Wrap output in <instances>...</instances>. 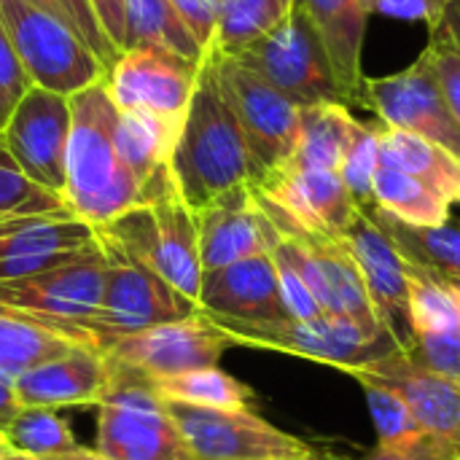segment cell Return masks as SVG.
<instances>
[{"label": "cell", "instance_id": "obj_1", "mask_svg": "<svg viewBox=\"0 0 460 460\" xmlns=\"http://www.w3.org/2000/svg\"><path fill=\"white\" fill-rule=\"evenodd\" d=\"M170 175L181 199L197 213L221 194L251 183V162L237 116L221 89L216 57L208 51L178 140Z\"/></svg>", "mask_w": 460, "mask_h": 460}, {"label": "cell", "instance_id": "obj_2", "mask_svg": "<svg viewBox=\"0 0 460 460\" xmlns=\"http://www.w3.org/2000/svg\"><path fill=\"white\" fill-rule=\"evenodd\" d=\"M65 205L94 229L143 202L140 186L116 151L119 108L105 78L70 94Z\"/></svg>", "mask_w": 460, "mask_h": 460}, {"label": "cell", "instance_id": "obj_3", "mask_svg": "<svg viewBox=\"0 0 460 460\" xmlns=\"http://www.w3.org/2000/svg\"><path fill=\"white\" fill-rule=\"evenodd\" d=\"M97 237L162 275L197 305L202 283L197 213L181 199L175 183H164L143 205L97 226Z\"/></svg>", "mask_w": 460, "mask_h": 460}, {"label": "cell", "instance_id": "obj_4", "mask_svg": "<svg viewBox=\"0 0 460 460\" xmlns=\"http://www.w3.org/2000/svg\"><path fill=\"white\" fill-rule=\"evenodd\" d=\"M210 321L232 340V345L275 350L315 364H329L348 375L367 369L402 350L388 332L369 334L350 318L326 315V313L313 321H294V318L272 321V323H243L226 318H210Z\"/></svg>", "mask_w": 460, "mask_h": 460}, {"label": "cell", "instance_id": "obj_5", "mask_svg": "<svg viewBox=\"0 0 460 460\" xmlns=\"http://www.w3.org/2000/svg\"><path fill=\"white\" fill-rule=\"evenodd\" d=\"M100 248L105 256L102 299L97 313L81 326V334L89 340V345L102 350L121 337L197 313V305L175 291L151 267L102 240Z\"/></svg>", "mask_w": 460, "mask_h": 460}, {"label": "cell", "instance_id": "obj_6", "mask_svg": "<svg viewBox=\"0 0 460 460\" xmlns=\"http://www.w3.org/2000/svg\"><path fill=\"white\" fill-rule=\"evenodd\" d=\"M97 407V453L108 460H194L151 380L111 364Z\"/></svg>", "mask_w": 460, "mask_h": 460}, {"label": "cell", "instance_id": "obj_7", "mask_svg": "<svg viewBox=\"0 0 460 460\" xmlns=\"http://www.w3.org/2000/svg\"><path fill=\"white\" fill-rule=\"evenodd\" d=\"M0 24L32 86L70 97L108 75L67 24L27 0H0Z\"/></svg>", "mask_w": 460, "mask_h": 460}, {"label": "cell", "instance_id": "obj_8", "mask_svg": "<svg viewBox=\"0 0 460 460\" xmlns=\"http://www.w3.org/2000/svg\"><path fill=\"white\" fill-rule=\"evenodd\" d=\"M232 59L261 75L299 108L318 102H340L348 108L353 105L332 67V59L315 27L296 8L280 27H275L270 35L234 54Z\"/></svg>", "mask_w": 460, "mask_h": 460}, {"label": "cell", "instance_id": "obj_9", "mask_svg": "<svg viewBox=\"0 0 460 460\" xmlns=\"http://www.w3.org/2000/svg\"><path fill=\"white\" fill-rule=\"evenodd\" d=\"M213 57L221 89L245 137L251 183H256L294 156L299 140V105L237 59L221 57L218 51H213Z\"/></svg>", "mask_w": 460, "mask_h": 460}, {"label": "cell", "instance_id": "obj_10", "mask_svg": "<svg viewBox=\"0 0 460 460\" xmlns=\"http://www.w3.org/2000/svg\"><path fill=\"white\" fill-rule=\"evenodd\" d=\"M186 450L194 460H318L305 439L286 434L253 410H205L167 402Z\"/></svg>", "mask_w": 460, "mask_h": 460}, {"label": "cell", "instance_id": "obj_11", "mask_svg": "<svg viewBox=\"0 0 460 460\" xmlns=\"http://www.w3.org/2000/svg\"><path fill=\"white\" fill-rule=\"evenodd\" d=\"M251 189L280 234L307 232L342 240L361 210L340 172L332 170L283 164L261 181L251 183Z\"/></svg>", "mask_w": 460, "mask_h": 460}, {"label": "cell", "instance_id": "obj_12", "mask_svg": "<svg viewBox=\"0 0 460 460\" xmlns=\"http://www.w3.org/2000/svg\"><path fill=\"white\" fill-rule=\"evenodd\" d=\"M102 286H105V256L102 248H97L62 267L16 278V280H3L0 307L30 315L78 340L81 345H89V340L81 334V326L97 313L102 299Z\"/></svg>", "mask_w": 460, "mask_h": 460}, {"label": "cell", "instance_id": "obj_13", "mask_svg": "<svg viewBox=\"0 0 460 460\" xmlns=\"http://www.w3.org/2000/svg\"><path fill=\"white\" fill-rule=\"evenodd\" d=\"M202 62H191L159 43H140L119 54L108 67L105 84L121 113L183 121Z\"/></svg>", "mask_w": 460, "mask_h": 460}, {"label": "cell", "instance_id": "obj_14", "mask_svg": "<svg viewBox=\"0 0 460 460\" xmlns=\"http://www.w3.org/2000/svg\"><path fill=\"white\" fill-rule=\"evenodd\" d=\"M232 340L199 310L189 318L151 326L102 348L108 364L146 380H162L194 369L218 367Z\"/></svg>", "mask_w": 460, "mask_h": 460}, {"label": "cell", "instance_id": "obj_15", "mask_svg": "<svg viewBox=\"0 0 460 460\" xmlns=\"http://www.w3.org/2000/svg\"><path fill=\"white\" fill-rule=\"evenodd\" d=\"M361 105L375 111L383 127L420 135L460 159V124L453 116L429 62L418 57L410 67L364 78Z\"/></svg>", "mask_w": 460, "mask_h": 460}, {"label": "cell", "instance_id": "obj_16", "mask_svg": "<svg viewBox=\"0 0 460 460\" xmlns=\"http://www.w3.org/2000/svg\"><path fill=\"white\" fill-rule=\"evenodd\" d=\"M275 251L286 256L291 267L302 275L318 307L326 315L350 318L369 334L388 332L380 323L369 302L358 264L353 261L342 240H329V237H318L307 232H288V234H280V243Z\"/></svg>", "mask_w": 460, "mask_h": 460}, {"label": "cell", "instance_id": "obj_17", "mask_svg": "<svg viewBox=\"0 0 460 460\" xmlns=\"http://www.w3.org/2000/svg\"><path fill=\"white\" fill-rule=\"evenodd\" d=\"M70 97L30 86L3 127L16 164L43 189L65 194V154L70 137Z\"/></svg>", "mask_w": 460, "mask_h": 460}, {"label": "cell", "instance_id": "obj_18", "mask_svg": "<svg viewBox=\"0 0 460 460\" xmlns=\"http://www.w3.org/2000/svg\"><path fill=\"white\" fill-rule=\"evenodd\" d=\"M97 248V229L70 210L0 221V283L62 267Z\"/></svg>", "mask_w": 460, "mask_h": 460}, {"label": "cell", "instance_id": "obj_19", "mask_svg": "<svg viewBox=\"0 0 460 460\" xmlns=\"http://www.w3.org/2000/svg\"><path fill=\"white\" fill-rule=\"evenodd\" d=\"M345 248L350 251L358 272L364 278L369 302L388 329V334L407 353L412 345V315H410V280L407 261L385 237V232L372 221L367 210H358L348 232L342 234Z\"/></svg>", "mask_w": 460, "mask_h": 460}, {"label": "cell", "instance_id": "obj_20", "mask_svg": "<svg viewBox=\"0 0 460 460\" xmlns=\"http://www.w3.org/2000/svg\"><path fill=\"white\" fill-rule=\"evenodd\" d=\"M197 226L202 270L229 267L253 256H272L280 243L278 226L261 210L251 183H243L197 210Z\"/></svg>", "mask_w": 460, "mask_h": 460}, {"label": "cell", "instance_id": "obj_21", "mask_svg": "<svg viewBox=\"0 0 460 460\" xmlns=\"http://www.w3.org/2000/svg\"><path fill=\"white\" fill-rule=\"evenodd\" d=\"M350 377L391 388L407 404L415 423L460 458V383L418 367L404 350H396Z\"/></svg>", "mask_w": 460, "mask_h": 460}, {"label": "cell", "instance_id": "obj_22", "mask_svg": "<svg viewBox=\"0 0 460 460\" xmlns=\"http://www.w3.org/2000/svg\"><path fill=\"white\" fill-rule=\"evenodd\" d=\"M197 310L208 318L243 323L286 321L278 270L272 256H253L229 267L205 270L197 296Z\"/></svg>", "mask_w": 460, "mask_h": 460}, {"label": "cell", "instance_id": "obj_23", "mask_svg": "<svg viewBox=\"0 0 460 460\" xmlns=\"http://www.w3.org/2000/svg\"><path fill=\"white\" fill-rule=\"evenodd\" d=\"M111 385V364L102 350L75 345L13 380L22 407H84L100 404Z\"/></svg>", "mask_w": 460, "mask_h": 460}, {"label": "cell", "instance_id": "obj_24", "mask_svg": "<svg viewBox=\"0 0 460 460\" xmlns=\"http://www.w3.org/2000/svg\"><path fill=\"white\" fill-rule=\"evenodd\" d=\"M294 8L302 11L315 27L350 102L361 105V89L367 78L364 40L369 22L361 0H294Z\"/></svg>", "mask_w": 460, "mask_h": 460}, {"label": "cell", "instance_id": "obj_25", "mask_svg": "<svg viewBox=\"0 0 460 460\" xmlns=\"http://www.w3.org/2000/svg\"><path fill=\"white\" fill-rule=\"evenodd\" d=\"M183 121L151 116V113H121L116 124V151L121 164L132 172L146 197L170 178V156ZM140 202V205H143Z\"/></svg>", "mask_w": 460, "mask_h": 460}, {"label": "cell", "instance_id": "obj_26", "mask_svg": "<svg viewBox=\"0 0 460 460\" xmlns=\"http://www.w3.org/2000/svg\"><path fill=\"white\" fill-rule=\"evenodd\" d=\"M377 156L380 164L402 170L437 191L445 202H460V159L420 135L380 127L377 129Z\"/></svg>", "mask_w": 460, "mask_h": 460}, {"label": "cell", "instance_id": "obj_27", "mask_svg": "<svg viewBox=\"0 0 460 460\" xmlns=\"http://www.w3.org/2000/svg\"><path fill=\"white\" fill-rule=\"evenodd\" d=\"M367 213L407 264L429 272L437 280L460 283V226L450 221L439 226H412L377 208H369Z\"/></svg>", "mask_w": 460, "mask_h": 460}, {"label": "cell", "instance_id": "obj_28", "mask_svg": "<svg viewBox=\"0 0 460 460\" xmlns=\"http://www.w3.org/2000/svg\"><path fill=\"white\" fill-rule=\"evenodd\" d=\"M358 129L361 121L350 113L348 105L318 102L299 108V140L294 156L286 164L340 172L342 159Z\"/></svg>", "mask_w": 460, "mask_h": 460}, {"label": "cell", "instance_id": "obj_29", "mask_svg": "<svg viewBox=\"0 0 460 460\" xmlns=\"http://www.w3.org/2000/svg\"><path fill=\"white\" fill-rule=\"evenodd\" d=\"M75 345L81 342L30 315L0 307V375L16 380L38 364L73 350Z\"/></svg>", "mask_w": 460, "mask_h": 460}, {"label": "cell", "instance_id": "obj_30", "mask_svg": "<svg viewBox=\"0 0 460 460\" xmlns=\"http://www.w3.org/2000/svg\"><path fill=\"white\" fill-rule=\"evenodd\" d=\"M372 205L412 226H439L450 221V202L412 175L380 164L372 178Z\"/></svg>", "mask_w": 460, "mask_h": 460}, {"label": "cell", "instance_id": "obj_31", "mask_svg": "<svg viewBox=\"0 0 460 460\" xmlns=\"http://www.w3.org/2000/svg\"><path fill=\"white\" fill-rule=\"evenodd\" d=\"M294 11V0H221L213 51L234 57L280 27Z\"/></svg>", "mask_w": 460, "mask_h": 460}, {"label": "cell", "instance_id": "obj_32", "mask_svg": "<svg viewBox=\"0 0 460 460\" xmlns=\"http://www.w3.org/2000/svg\"><path fill=\"white\" fill-rule=\"evenodd\" d=\"M140 43L167 46L191 62H202L208 57L170 0H124V49Z\"/></svg>", "mask_w": 460, "mask_h": 460}, {"label": "cell", "instance_id": "obj_33", "mask_svg": "<svg viewBox=\"0 0 460 460\" xmlns=\"http://www.w3.org/2000/svg\"><path fill=\"white\" fill-rule=\"evenodd\" d=\"M164 402H181L205 410H253V391L218 367L194 369L162 380H151Z\"/></svg>", "mask_w": 460, "mask_h": 460}, {"label": "cell", "instance_id": "obj_34", "mask_svg": "<svg viewBox=\"0 0 460 460\" xmlns=\"http://www.w3.org/2000/svg\"><path fill=\"white\" fill-rule=\"evenodd\" d=\"M5 445L16 456L54 458L78 447L70 426L51 407H22L3 429Z\"/></svg>", "mask_w": 460, "mask_h": 460}, {"label": "cell", "instance_id": "obj_35", "mask_svg": "<svg viewBox=\"0 0 460 460\" xmlns=\"http://www.w3.org/2000/svg\"><path fill=\"white\" fill-rule=\"evenodd\" d=\"M67 210L65 197L38 186L11 156L0 132V221Z\"/></svg>", "mask_w": 460, "mask_h": 460}, {"label": "cell", "instance_id": "obj_36", "mask_svg": "<svg viewBox=\"0 0 460 460\" xmlns=\"http://www.w3.org/2000/svg\"><path fill=\"white\" fill-rule=\"evenodd\" d=\"M410 280V315L412 332H458L460 305L458 299L429 272L407 264Z\"/></svg>", "mask_w": 460, "mask_h": 460}, {"label": "cell", "instance_id": "obj_37", "mask_svg": "<svg viewBox=\"0 0 460 460\" xmlns=\"http://www.w3.org/2000/svg\"><path fill=\"white\" fill-rule=\"evenodd\" d=\"M364 394H367V404H369V415L377 431V445L388 447V445H402L410 439L423 437L426 431L415 423L412 412L407 410V404L385 385L372 383V380H356Z\"/></svg>", "mask_w": 460, "mask_h": 460}, {"label": "cell", "instance_id": "obj_38", "mask_svg": "<svg viewBox=\"0 0 460 460\" xmlns=\"http://www.w3.org/2000/svg\"><path fill=\"white\" fill-rule=\"evenodd\" d=\"M27 3L40 8V11H46V13H51V16H57L62 24H67L92 49V54L105 67H111L119 59L121 51L105 35V30H102L97 13L92 8V0H27Z\"/></svg>", "mask_w": 460, "mask_h": 460}, {"label": "cell", "instance_id": "obj_39", "mask_svg": "<svg viewBox=\"0 0 460 460\" xmlns=\"http://www.w3.org/2000/svg\"><path fill=\"white\" fill-rule=\"evenodd\" d=\"M377 129L380 127H369L361 124V129L356 132L342 167H340V178L348 186L350 197L356 199V205L361 210L375 208L372 205V178L380 167V156H377Z\"/></svg>", "mask_w": 460, "mask_h": 460}, {"label": "cell", "instance_id": "obj_40", "mask_svg": "<svg viewBox=\"0 0 460 460\" xmlns=\"http://www.w3.org/2000/svg\"><path fill=\"white\" fill-rule=\"evenodd\" d=\"M420 57L429 62V67H431V73H434V78H437V84H439V89H442L450 111H453V116L458 119L460 124V49L453 43V38L445 32V27L429 24V43H426Z\"/></svg>", "mask_w": 460, "mask_h": 460}, {"label": "cell", "instance_id": "obj_41", "mask_svg": "<svg viewBox=\"0 0 460 460\" xmlns=\"http://www.w3.org/2000/svg\"><path fill=\"white\" fill-rule=\"evenodd\" d=\"M407 356L418 367L460 383V329L458 332H415Z\"/></svg>", "mask_w": 460, "mask_h": 460}, {"label": "cell", "instance_id": "obj_42", "mask_svg": "<svg viewBox=\"0 0 460 460\" xmlns=\"http://www.w3.org/2000/svg\"><path fill=\"white\" fill-rule=\"evenodd\" d=\"M30 86H32V81L27 78V73L0 24V132L8 124L13 108L19 105V100L27 94Z\"/></svg>", "mask_w": 460, "mask_h": 460}, {"label": "cell", "instance_id": "obj_43", "mask_svg": "<svg viewBox=\"0 0 460 460\" xmlns=\"http://www.w3.org/2000/svg\"><path fill=\"white\" fill-rule=\"evenodd\" d=\"M272 261H275V270H278L280 296H283V305H286L288 318H294V321H313V318L323 315V310L318 307V302L310 294L307 283L291 267V261L286 256H280L278 251H272Z\"/></svg>", "mask_w": 460, "mask_h": 460}, {"label": "cell", "instance_id": "obj_44", "mask_svg": "<svg viewBox=\"0 0 460 460\" xmlns=\"http://www.w3.org/2000/svg\"><path fill=\"white\" fill-rule=\"evenodd\" d=\"M175 13L181 16V22L186 24V30L194 35V40L199 43V49L208 54L213 51V40H216V27H218V11H221V0H170Z\"/></svg>", "mask_w": 460, "mask_h": 460}, {"label": "cell", "instance_id": "obj_45", "mask_svg": "<svg viewBox=\"0 0 460 460\" xmlns=\"http://www.w3.org/2000/svg\"><path fill=\"white\" fill-rule=\"evenodd\" d=\"M367 460H456V456L445 445H439L437 439L423 434V437L402 442V445H388V447L377 445V450Z\"/></svg>", "mask_w": 460, "mask_h": 460}, {"label": "cell", "instance_id": "obj_46", "mask_svg": "<svg viewBox=\"0 0 460 460\" xmlns=\"http://www.w3.org/2000/svg\"><path fill=\"white\" fill-rule=\"evenodd\" d=\"M369 13L431 24L437 19V0H375Z\"/></svg>", "mask_w": 460, "mask_h": 460}, {"label": "cell", "instance_id": "obj_47", "mask_svg": "<svg viewBox=\"0 0 460 460\" xmlns=\"http://www.w3.org/2000/svg\"><path fill=\"white\" fill-rule=\"evenodd\" d=\"M92 8L111 38V43L121 51L124 49V0H92Z\"/></svg>", "mask_w": 460, "mask_h": 460}, {"label": "cell", "instance_id": "obj_48", "mask_svg": "<svg viewBox=\"0 0 460 460\" xmlns=\"http://www.w3.org/2000/svg\"><path fill=\"white\" fill-rule=\"evenodd\" d=\"M431 24L445 27V32L460 49V0H437V19Z\"/></svg>", "mask_w": 460, "mask_h": 460}, {"label": "cell", "instance_id": "obj_49", "mask_svg": "<svg viewBox=\"0 0 460 460\" xmlns=\"http://www.w3.org/2000/svg\"><path fill=\"white\" fill-rule=\"evenodd\" d=\"M22 410L16 391H13V380L0 375V431L11 423V418Z\"/></svg>", "mask_w": 460, "mask_h": 460}, {"label": "cell", "instance_id": "obj_50", "mask_svg": "<svg viewBox=\"0 0 460 460\" xmlns=\"http://www.w3.org/2000/svg\"><path fill=\"white\" fill-rule=\"evenodd\" d=\"M5 460H108L105 456H100L97 450H86V447H75V450H70V453H62V456H54V458H27V456H16V453H11Z\"/></svg>", "mask_w": 460, "mask_h": 460}, {"label": "cell", "instance_id": "obj_51", "mask_svg": "<svg viewBox=\"0 0 460 460\" xmlns=\"http://www.w3.org/2000/svg\"><path fill=\"white\" fill-rule=\"evenodd\" d=\"M11 456V447L5 445V437H3V431H0V460H5Z\"/></svg>", "mask_w": 460, "mask_h": 460}, {"label": "cell", "instance_id": "obj_52", "mask_svg": "<svg viewBox=\"0 0 460 460\" xmlns=\"http://www.w3.org/2000/svg\"><path fill=\"white\" fill-rule=\"evenodd\" d=\"M372 3H375V0H361V5L367 8V13H369V8H372ZM369 16H372V13H369Z\"/></svg>", "mask_w": 460, "mask_h": 460}, {"label": "cell", "instance_id": "obj_53", "mask_svg": "<svg viewBox=\"0 0 460 460\" xmlns=\"http://www.w3.org/2000/svg\"><path fill=\"white\" fill-rule=\"evenodd\" d=\"M318 460H337V458H329V456H326V458H318Z\"/></svg>", "mask_w": 460, "mask_h": 460}]
</instances>
